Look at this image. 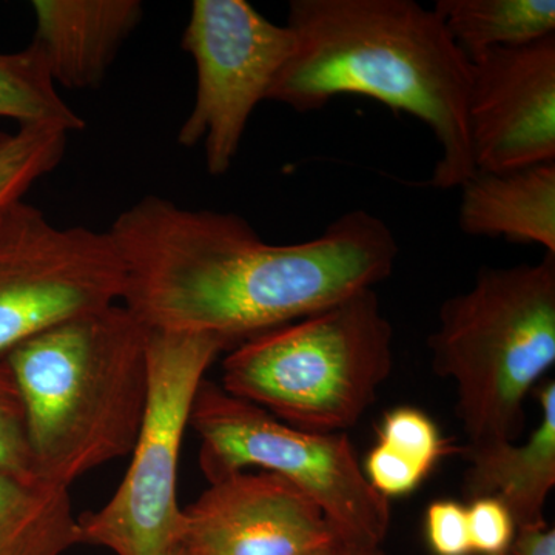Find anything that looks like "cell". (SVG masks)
Listing matches in <instances>:
<instances>
[{"mask_svg":"<svg viewBox=\"0 0 555 555\" xmlns=\"http://www.w3.org/2000/svg\"><path fill=\"white\" fill-rule=\"evenodd\" d=\"M126 266L122 302L160 334L208 335L233 349L392 275L400 247L358 208L317 238L269 244L246 219L145 196L108 230Z\"/></svg>","mask_w":555,"mask_h":555,"instance_id":"obj_1","label":"cell"},{"mask_svg":"<svg viewBox=\"0 0 555 555\" xmlns=\"http://www.w3.org/2000/svg\"><path fill=\"white\" fill-rule=\"evenodd\" d=\"M0 118L20 126L50 124L73 133L86 122L56 90L42 50L36 42L17 53H0Z\"/></svg>","mask_w":555,"mask_h":555,"instance_id":"obj_17","label":"cell"},{"mask_svg":"<svg viewBox=\"0 0 555 555\" xmlns=\"http://www.w3.org/2000/svg\"><path fill=\"white\" fill-rule=\"evenodd\" d=\"M124 291L108 232L57 228L24 199L0 211V360L57 324L120 305Z\"/></svg>","mask_w":555,"mask_h":555,"instance_id":"obj_8","label":"cell"},{"mask_svg":"<svg viewBox=\"0 0 555 555\" xmlns=\"http://www.w3.org/2000/svg\"><path fill=\"white\" fill-rule=\"evenodd\" d=\"M509 555H555V529L547 525L518 528Z\"/></svg>","mask_w":555,"mask_h":555,"instance_id":"obj_23","label":"cell"},{"mask_svg":"<svg viewBox=\"0 0 555 555\" xmlns=\"http://www.w3.org/2000/svg\"><path fill=\"white\" fill-rule=\"evenodd\" d=\"M317 555H392L386 553L382 546L363 545V543L347 542V540L338 539L332 543L326 550L321 551Z\"/></svg>","mask_w":555,"mask_h":555,"instance_id":"obj_24","label":"cell"},{"mask_svg":"<svg viewBox=\"0 0 555 555\" xmlns=\"http://www.w3.org/2000/svg\"><path fill=\"white\" fill-rule=\"evenodd\" d=\"M467 120L476 170L555 163V35L470 61Z\"/></svg>","mask_w":555,"mask_h":555,"instance_id":"obj_10","label":"cell"},{"mask_svg":"<svg viewBox=\"0 0 555 555\" xmlns=\"http://www.w3.org/2000/svg\"><path fill=\"white\" fill-rule=\"evenodd\" d=\"M0 473L39 477L28 441L24 401L7 360H0Z\"/></svg>","mask_w":555,"mask_h":555,"instance_id":"obj_20","label":"cell"},{"mask_svg":"<svg viewBox=\"0 0 555 555\" xmlns=\"http://www.w3.org/2000/svg\"><path fill=\"white\" fill-rule=\"evenodd\" d=\"M224 343L208 335L149 331V396L126 477L101 509L78 518L80 543L116 555H171L181 547L178 503L182 438L207 369Z\"/></svg>","mask_w":555,"mask_h":555,"instance_id":"obj_7","label":"cell"},{"mask_svg":"<svg viewBox=\"0 0 555 555\" xmlns=\"http://www.w3.org/2000/svg\"><path fill=\"white\" fill-rule=\"evenodd\" d=\"M393 367V328L375 288L230 349L221 387L312 433H345Z\"/></svg>","mask_w":555,"mask_h":555,"instance_id":"obj_5","label":"cell"},{"mask_svg":"<svg viewBox=\"0 0 555 555\" xmlns=\"http://www.w3.org/2000/svg\"><path fill=\"white\" fill-rule=\"evenodd\" d=\"M473 553L499 555L509 553L517 526L507 507L494 496L470 500L466 506Z\"/></svg>","mask_w":555,"mask_h":555,"instance_id":"obj_21","label":"cell"},{"mask_svg":"<svg viewBox=\"0 0 555 555\" xmlns=\"http://www.w3.org/2000/svg\"><path fill=\"white\" fill-rule=\"evenodd\" d=\"M182 511L189 555H317L341 539L308 495L264 470L211 481Z\"/></svg>","mask_w":555,"mask_h":555,"instance_id":"obj_11","label":"cell"},{"mask_svg":"<svg viewBox=\"0 0 555 555\" xmlns=\"http://www.w3.org/2000/svg\"><path fill=\"white\" fill-rule=\"evenodd\" d=\"M171 555H189V553H185L184 550H182V547H179V550L177 551V553H173Z\"/></svg>","mask_w":555,"mask_h":555,"instance_id":"obj_25","label":"cell"},{"mask_svg":"<svg viewBox=\"0 0 555 555\" xmlns=\"http://www.w3.org/2000/svg\"><path fill=\"white\" fill-rule=\"evenodd\" d=\"M427 347L434 372L454 382L466 443L517 441L526 397L555 364V255L481 269L441 305Z\"/></svg>","mask_w":555,"mask_h":555,"instance_id":"obj_4","label":"cell"},{"mask_svg":"<svg viewBox=\"0 0 555 555\" xmlns=\"http://www.w3.org/2000/svg\"><path fill=\"white\" fill-rule=\"evenodd\" d=\"M286 25L297 46L269 101L308 113L345 94L372 98L433 131L441 155L427 184L455 189L476 173L470 62L436 11L415 0H292Z\"/></svg>","mask_w":555,"mask_h":555,"instance_id":"obj_2","label":"cell"},{"mask_svg":"<svg viewBox=\"0 0 555 555\" xmlns=\"http://www.w3.org/2000/svg\"><path fill=\"white\" fill-rule=\"evenodd\" d=\"M540 423L525 443L481 441L460 448L467 467V499L494 496L509 511L517 529L547 525L543 517L555 486V382L539 389Z\"/></svg>","mask_w":555,"mask_h":555,"instance_id":"obj_13","label":"cell"},{"mask_svg":"<svg viewBox=\"0 0 555 555\" xmlns=\"http://www.w3.org/2000/svg\"><path fill=\"white\" fill-rule=\"evenodd\" d=\"M378 438V444L426 478L437 463L452 452L436 422L426 412L411 406L386 412Z\"/></svg>","mask_w":555,"mask_h":555,"instance_id":"obj_19","label":"cell"},{"mask_svg":"<svg viewBox=\"0 0 555 555\" xmlns=\"http://www.w3.org/2000/svg\"><path fill=\"white\" fill-rule=\"evenodd\" d=\"M36 36L54 83L94 89L137 30L139 0H35Z\"/></svg>","mask_w":555,"mask_h":555,"instance_id":"obj_12","label":"cell"},{"mask_svg":"<svg viewBox=\"0 0 555 555\" xmlns=\"http://www.w3.org/2000/svg\"><path fill=\"white\" fill-rule=\"evenodd\" d=\"M459 189L463 233L539 244L555 255V163L506 171L476 170Z\"/></svg>","mask_w":555,"mask_h":555,"instance_id":"obj_14","label":"cell"},{"mask_svg":"<svg viewBox=\"0 0 555 555\" xmlns=\"http://www.w3.org/2000/svg\"><path fill=\"white\" fill-rule=\"evenodd\" d=\"M79 543L68 488L0 473V555H62Z\"/></svg>","mask_w":555,"mask_h":555,"instance_id":"obj_15","label":"cell"},{"mask_svg":"<svg viewBox=\"0 0 555 555\" xmlns=\"http://www.w3.org/2000/svg\"><path fill=\"white\" fill-rule=\"evenodd\" d=\"M433 10L469 62L555 35L554 0H438Z\"/></svg>","mask_w":555,"mask_h":555,"instance_id":"obj_16","label":"cell"},{"mask_svg":"<svg viewBox=\"0 0 555 555\" xmlns=\"http://www.w3.org/2000/svg\"><path fill=\"white\" fill-rule=\"evenodd\" d=\"M426 540L436 555H470L466 506L455 500H436L426 511Z\"/></svg>","mask_w":555,"mask_h":555,"instance_id":"obj_22","label":"cell"},{"mask_svg":"<svg viewBox=\"0 0 555 555\" xmlns=\"http://www.w3.org/2000/svg\"><path fill=\"white\" fill-rule=\"evenodd\" d=\"M189 426L199 437V465L210 483L261 467L308 495L343 540L382 546L390 526L389 500L369 485L346 433L287 425L207 379Z\"/></svg>","mask_w":555,"mask_h":555,"instance_id":"obj_6","label":"cell"},{"mask_svg":"<svg viewBox=\"0 0 555 555\" xmlns=\"http://www.w3.org/2000/svg\"><path fill=\"white\" fill-rule=\"evenodd\" d=\"M149 331L124 305L65 321L7 356L39 477L69 488L130 455L149 396Z\"/></svg>","mask_w":555,"mask_h":555,"instance_id":"obj_3","label":"cell"},{"mask_svg":"<svg viewBox=\"0 0 555 555\" xmlns=\"http://www.w3.org/2000/svg\"><path fill=\"white\" fill-rule=\"evenodd\" d=\"M181 46L195 61L196 96L178 144L192 149L203 141L208 173L221 177L297 39L246 0H195Z\"/></svg>","mask_w":555,"mask_h":555,"instance_id":"obj_9","label":"cell"},{"mask_svg":"<svg viewBox=\"0 0 555 555\" xmlns=\"http://www.w3.org/2000/svg\"><path fill=\"white\" fill-rule=\"evenodd\" d=\"M499 555H509V553H505V554H499Z\"/></svg>","mask_w":555,"mask_h":555,"instance_id":"obj_26","label":"cell"},{"mask_svg":"<svg viewBox=\"0 0 555 555\" xmlns=\"http://www.w3.org/2000/svg\"><path fill=\"white\" fill-rule=\"evenodd\" d=\"M68 131L50 124L20 126L0 133V211L24 199L28 190L64 159Z\"/></svg>","mask_w":555,"mask_h":555,"instance_id":"obj_18","label":"cell"}]
</instances>
